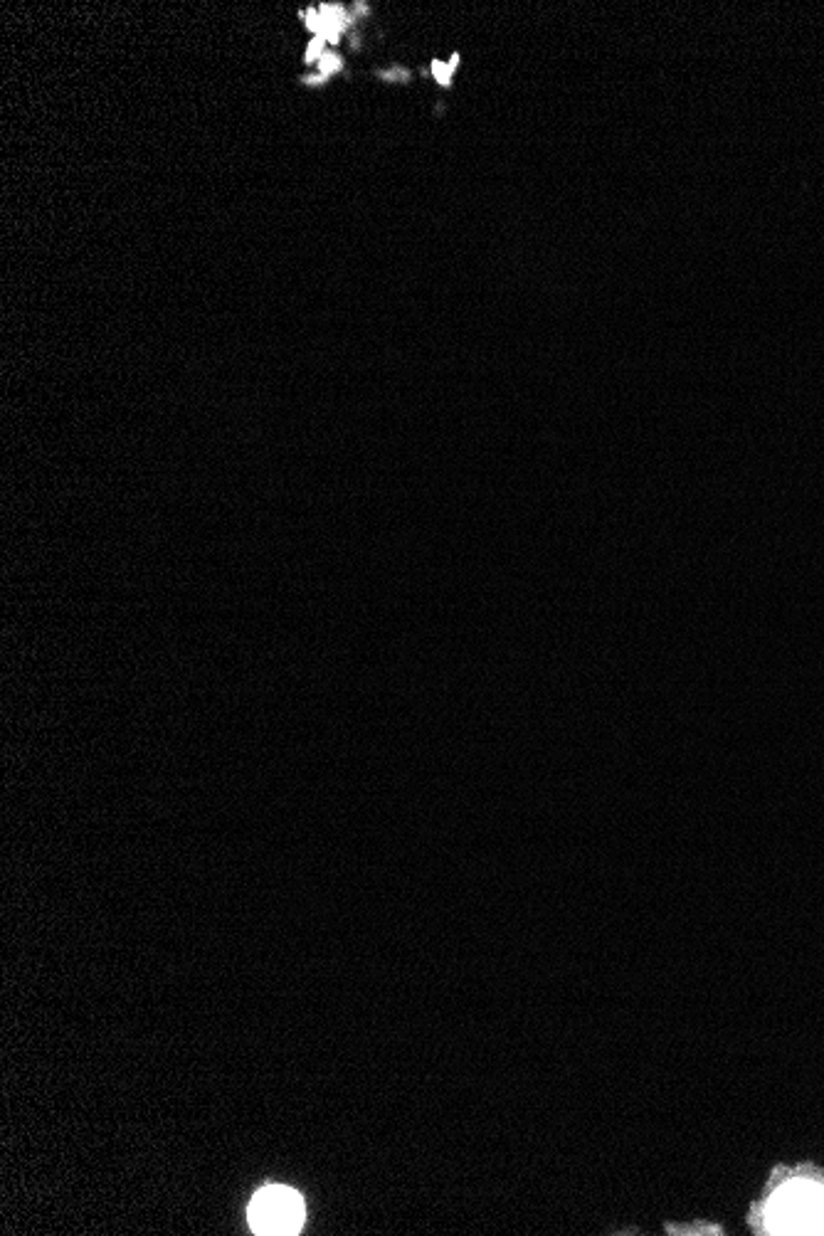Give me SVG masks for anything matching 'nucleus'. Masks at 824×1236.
Listing matches in <instances>:
<instances>
[{
  "label": "nucleus",
  "mask_w": 824,
  "mask_h": 1236,
  "mask_svg": "<svg viewBox=\"0 0 824 1236\" xmlns=\"http://www.w3.org/2000/svg\"><path fill=\"white\" fill-rule=\"evenodd\" d=\"M763 1227L770 1234H824V1185L815 1180L785 1182L765 1202Z\"/></svg>",
  "instance_id": "nucleus-1"
},
{
  "label": "nucleus",
  "mask_w": 824,
  "mask_h": 1236,
  "mask_svg": "<svg viewBox=\"0 0 824 1236\" xmlns=\"http://www.w3.org/2000/svg\"><path fill=\"white\" fill-rule=\"evenodd\" d=\"M250 1224L257 1234H297L304 1224V1202L289 1187H264L250 1204Z\"/></svg>",
  "instance_id": "nucleus-2"
},
{
  "label": "nucleus",
  "mask_w": 824,
  "mask_h": 1236,
  "mask_svg": "<svg viewBox=\"0 0 824 1236\" xmlns=\"http://www.w3.org/2000/svg\"><path fill=\"white\" fill-rule=\"evenodd\" d=\"M457 62H459V55H452L450 62L432 60V67H430L432 77H435L437 82L442 84V87H450L452 77H454V70H457Z\"/></svg>",
  "instance_id": "nucleus-3"
},
{
  "label": "nucleus",
  "mask_w": 824,
  "mask_h": 1236,
  "mask_svg": "<svg viewBox=\"0 0 824 1236\" xmlns=\"http://www.w3.org/2000/svg\"><path fill=\"white\" fill-rule=\"evenodd\" d=\"M341 70H343V60L338 52H326V55L319 60V75H324L326 79L338 75Z\"/></svg>",
  "instance_id": "nucleus-4"
},
{
  "label": "nucleus",
  "mask_w": 824,
  "mask_h": 1236,
  "mask_svg": "<svg viewBox=\"0 0 824 1236\" xmlns=\"http://www.w3.org/2000/svg\"><path fill=\"white\" fill-rule=\"evenodd\" d=\"M326 45H329V42H326L324 38H319V35H316V38L311 40L309 45H306V55H304L306 65H311V62H319L321 57H324L326 52H329V50H326Z\"/></svg>",
  "instance_id": "nucleus-5"
},
{
  "label": "nucleus",
  "mask_w": 824,
  "mask_h": 1236,
  "mask_svg": "<svg viewBox=\"0 0 824 1236\" xmlns=\"http://www.w3.org/2000/svg\"><path fill=\"white\" fill-rule=\"evenodd\" d=\"M380 79H388V82H405V79H410L408 70H383L378 72Z\"/></svg>",
  "instance_id": "nucleus-6"
},
{
  "label": "nucleus",
  "mask_w": 824,
  "mask_h": 1236,
  "mask_svg": "<svg viewBox=\"0 0 824 1236\" xmlns=\"http://www.w3.org/2000/svg\"><path fill=\"white\" fill-rule=\"evenodd\" d=\"M326 77L324 75H306L301 77V84H309V87H319V84H324Z\"/></svg>",
  "instance_id": "nucleus-7"
}]
</instances>
